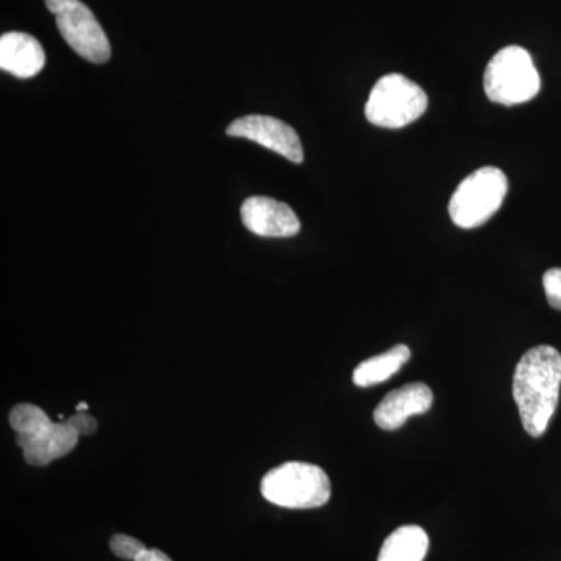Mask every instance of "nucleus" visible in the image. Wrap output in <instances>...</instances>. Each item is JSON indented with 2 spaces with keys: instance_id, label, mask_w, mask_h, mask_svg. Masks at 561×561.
I'll return each mask as SVG.
<instances>
[{
  "instance_id": "f257e3e1",
  "label": "nucleus",
  "mask_w": 561,
  "mask_h": 561,
  "mask_svg": "<svg viewBox=\"0 0 561 561\" xmlns=\"http://www.w3.org/2000/svg\"><path fill=\"white\" fill-rule=\"evenodd\" d=\"M561 354L552 346H535L518 362L513 375V398L530 437L548 431L559 405Z\"/></svg>"
},
{
  "instance_id": "ddd939ff",
  "label": "nucleus",
  "mask_w": 561,
  "mask_h": 561,
  "mask_svg": "<svg viewBox=\"0 0 561 561\" xmlns=\"http://www.w3.org/2000/svg\"><path fill=\"white\" fill-rule=\"evenodd\" d=\"M430 537L419 526H402L383 541L378 561H423Z\"/></svg>"
},
{
  "instance_id": "4468645a",
  "label": "nucleus",
  "mask_w": 561,
  "mask_h": 561,
  "mask_svg": "<svg viewBox=\"0 0 561 561\" xmlns=\"http://www.w3.org/2000/svg\"><path fill=\"white\" fill-rule=\"evenodd\" d=\"M110 549L114 556L119 557L122 560L135 561L138 559L139 553L146 551L147 548L144 546V542L136 540L130 535L119 534L111 538Z\"/></svg>"
},
{
  "instance_id": "423d86ee",
  "label": "nucleus",
  "mask_w": 561,
  "mask_h": 561,
  "mask_svg": "<svg viewBox=\"0 0 561 561\" xmlns=\"http://www.w3.org/2000/svg\"><path fill=\"white\" fill-rule=\"evenodd\" d=\"M508 180L501 169L486 165L461 181L449 202V216L463 230L481 227L501 208Z\"/></svg>"
},
{
  "instance_id": "9b49d317",
  "label": "nucleus",
  "mask_w": 561,
  "mask_h": 561,
  "mask_svg": "<svg viewBox=\"0 0 561 561\" xmlns=\"http://www.w3.org/2000/svg\"><path fill=\"white\" fill-rule=\"evenodd\" d=\"M46 66V54L35 36L10 32L0 38V68L18 79H32Z\"/></svg>"
},
{
  "instance_id": "0eeeda50",
  "label": "nucleus",
  "mask_w": 561,
  "mask_h": 561,
  "mask_svg": "<svg viewBox=\"0 0 561 561\" xmlns=\"http://www.w3.org/2000/svg\"><path fill=\"white\" fill-rule=\"evenodd\" d=\"M57 27L66 43L84 60L98 65L110 60L108 36L95 20L94 13L83 2H77L58 14Z\"/></svg>"
},
{
  "instance_id": "dca6fc26",
  "label": "nucleus",
  "mask_w": 561,
  "mask_h": 561,
  "mask_svg": "<svg viewBox=\"0 0 561 561\" xmlns=\"http://www.w3.org/2000/svg\"><path fill=\"white\" fill-rule=\"evenodd\" d=\"M66 423H68L72 430L79 432L80 437L81 435L94 434V432L98 431V420L88 412H77L76 415L69 416Z\"/></svg>"
},
{
  "instance_id": "9d476101",
  "label": "nucleus",
  "mask_w": 561,
  "mask_h": 561,
  "mask_svg": "<svg viewBox=\"0 0 561 561\" xmlns=\"http://www.w3.org/2000/svg\"><path fill=\"white\" fill-rule=\"evenodd\" d=\"M434 404V393L426 383L415 382L390 391L373 413L376 426L383 431L400 430L413 415H423Z\"/></svg>"
},
{
  "instance_id": "1a4fd4ad",
  "label": "nucleus",
  "mask_w": 561,
  "mask_h": 561,
  "mask_svg": "<svg viewBox=\"0 0 561 561\" xmlns=\"http://www.w3.org/2000/svg\"><path fill=\"white\" fill-rule=\"evenodd\" d=\"M243 227L261 238H291L301 225L286 203L271 197H250L241 208Z\"/></svg>"
},
{
  "instance_id": "7ed1b4c3",
  "label": "nucleus",
  "mask_w": 561,
  "mask_h": 561,
  "mask_svg": "<svg viewBox=\"0 0 561 561\" xmlns=\"http://www.w3.org/2000/svg\"><path fill=\"white\" fill-rule=\"evenodd\" d=\"M261 493L271 504L284 508H317L331 497V482L320 467L287 461L262 478Z\"/></svg>"
},
{
  "instance_id": "f8f14e48",
  "label": "nucleus",
  "mask_w": 561,
  "mask_h": 561,
  "mask_svg": "<svg viewBox=\"0 0 561 561\" xmlns=\"http://www.w3.org/2000/svg\"><path fill=\"white\" fill-rule=\"evenodd\" d=\"M409 359H411L409 346H393L387 353L362 362L353 373V382L365 389V387L389 381L391 376L397 375L408 364Z\"/></svg>"
},
{
  "instance_id": "6e6552de",
  "label": "nucleus",
  "mask_w": 561,
  "mask_h": 561,
  "mask_svg": "<svg viewBox=\"0 0 561 561\" xmlns=\"http://www.w3.org/2000/svg\"><path fill=\"white\" fill-rule=\"evenodd\" d=\"M227 135L231 138H245L260 144L265 149L275 151L280 157L300 164L305 158L301 140L297 131L287 125L286 122L276 119L272 116H251L241 117L228 125Z\"/></svg>"
},
{
  "instance_id": "a211bd4d",
  "label": "nucleus",
  "mask_w": 561,
  "mask_h": 561,
  "mask_svg": "<svg viewBox=\"0 0 561 561\" xmlns=\"http://www.w3.org/2000/svg\"><path fill=\"white\" fill-rule=\"evenodd\" d=\"M135 561H173L171 557L165 556L160 549H146L142 553H139L138 559Z\"/></svg>"
},
{
  "instance_id": "6ab92c4d",
  "label": "nucleus",
  "mask_w": 561,
  "mask_h": 561,
  "mask_svg": "<svg viewBox=\"0 0 561 561\" xmlns=\"http://www.w3.org/2000/svg\"><path fill=\"white\" fill-rule=\"evenodd\" d=\"M77 412H88L87 402H80V404H77Z\"/></svg>"
},
{
  "instance_id": "2eb2a0df",
  "label": "nucleus",
  "mask_w": 561,
  "mask_h": 561,
  "mask_svg": "<svg viewBox=\"0 0 561 561\" xmlns=\"http://www.w3.org/2000/svg\"><path fill=\"white\" fill-rule=\"evenodd\" d=\"M546 297L553 309L561 311V268H551L542 276Z\"/></svg>"
},
{
  "instance_id": "39448f33",
  "label": "nucleus",
  "mask_w": 561,
  "mask_h": 561,
  "mask_svg": "<svg viewBox=\"0 0 561 561\" xmlns=\"http://www.w3.org/2000/svg\"><path fill=\"white\" fill-rule=\"evenodd\" d=\"M427 95L420 84L401 73H387L373 87L365 105V117L376 127H405L423 116Z\"/></svg>"
},
{
  "instance_id": "f3484780",
  "label": "nucleus",
  "mask_w": 561,
  "mask_h": 561,
  "mask_svg": "<svg viewBox=\"0 0 561 561\" xmlns=\"http://www.w3.org/2000/svg\"><path fill=\"white\" fill-rule=\"evenodd\" d=\"M46 2L47 9H49L50 13H54L55 16L61 14L62 11L70 9V7L76 5L80 0H44Z\"/></svg>"
},
{
  "instance_id": "f03ea898",
  "label": "nucleus",
  "mask_w": 561,
  "mask_h": 561,
  "mask_svg": "<svg viewBox=\"0 0 561 561\" xmlns=\"http://www.w3.org/2000/svg\"><path fill=\"white\" fill-rule=\"evenodd\" d=\"M9 421L11 430L16 432L22 456L32 467H47L72 453L79 443V432L66 421L55 423L43 409L31 402L14 405Z\"/></svg>"
},
{
  "instance_id": "20e7f679",
  "label": "nucleus",
  "mask_w": 561,
  "mask_h": 561,
  "mask_svg": "<svg viewBox=\"0 0 561 561\" xmlns=\"http://www.w3.org/2000/svg\"><path fill=\"white\" fill-rule=\"evenodd\" d=\"M483 88L491 102L515 106L531 101L540 92L541 79L529 51L508 46L491 58Z\"/></svg>"
}]
</instances>
